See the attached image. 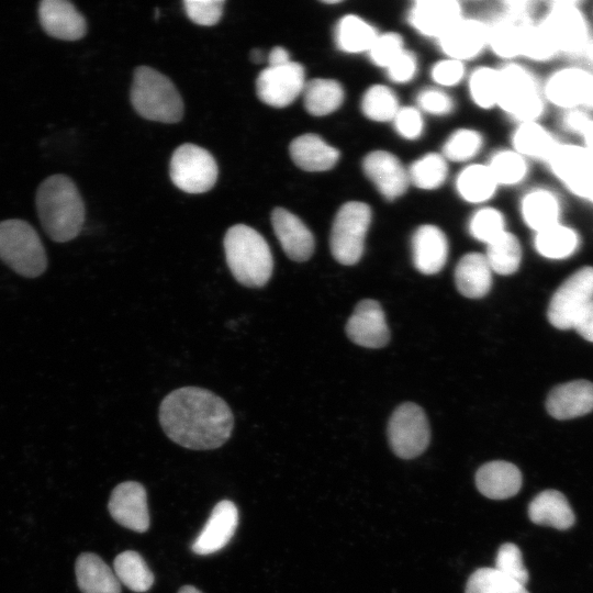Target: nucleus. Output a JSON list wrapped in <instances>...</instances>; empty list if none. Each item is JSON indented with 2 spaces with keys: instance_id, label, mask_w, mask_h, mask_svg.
I'll return each instance as SVG.
<instances>
[{
  "instance_id": "nucleus-58",
  "label": "nucleus",
  "mask_w": 593,
  "mask_h": 593,
  "mask_svg": "<svg viewBox=\"0 0 593 593\" xmlns=\"http://www.w3.org/2000/svg\"><path fill=\"white\" fill-rule=\"evenodd\" d=\"M250 59L255 64H260L264 60V52L259 48H255L250 52Z\"/></svg>"
},
{
  "instance_id": "nucleus-19",
  "label": "nucleus",
  "mask_w": 593,
  "mask_h": 593,
  "mask_svg": "<svg viewBox=\"0 0 593 593\" xmlns=\"http://www.w3.org/2000/svg\"><path fill=\"white\" fill-rule=\"evenodd\" d=\"M271 224L284 254L293 261L309 260L315 248V240L310 228L300 217L283 208L271 212Z\"/></svg>"
},
{
  "instance_id": "nucleus-2",
  "label": "nucleus",
  "mask_w": 593,
  "mask_h": 593,
  "mask_svg": "<svg viewBox=\"0 0 593 593\" xmlns=\"http://www.w3.org/2000/svg\"><path fill=\"white\" fill-rule=\"evenodd\" d=\"M35 203L42 227L51 239H74L85 223L86 209L75 182L65 175H53L37 188Z\"/></svg>"
},
{
  "instance_id": "nucleus-21",
  "label": "nucleus",
  "mask_w": 593,
  "mask_h": 593,
  "mask_svg": "<svg viewBox=\"0 0 593 593\" xmlns=\"http://www.w3.org/2000/svg\"><path fill=\"white\" fill-rule=\"evenodd\" d=\"M38 19L45 33L57 40L78 41L87 32L83 15L66 0L41 1Z\"/></svg>"
},
{
  "instance_id": "nucleus-45",
  "label": "nucleus",
  "mask_w": 593,
  "mask_h": 593,
  "mask_svg": "<svg viewBox=\"0 0 593 593\" xmlns=\"http://www.w3.org/2000/svg\"><path fill=\"white\" fill-rule=\"evenodd\" d=\"M482 144L483 138L479 132L460 128L446 139L443 146V156L446 160L466 161L478 154Z\"/></svg>"
},
{
  "instance_id": "nucleus-35",
  "label": "nucleus",
  "mask_w": 593,
  "mask_h": 593,
  "mask_svg": "<svg viewBox=\"0 0 593 593\" xmlns=\"http://www.w3.org/2000/svg\"><path fill=\"white\" fill-rule=\"evenodd\" d=\"M377 36L372 25L354 14L343 16L334 31L336 46L348 54L368 52Z\"/></svg>"
},
{
  "instance_id": "nucleus-55",
  "label": "nucleus",
  "mask_w": 593,
  "mask_h": 593,
  "mask_svg": "<svg viewBox=\"0 0 593 593\" xmlns=\"http://www.w3.org/2000/svg\"><path fill=\"white\" fill-rule=\"evenodd\" d=\"M575 329L584 339L593 343V303L586 310Z\"/></svg>"
},
{
  "instance_id": "nucleus-7",
  "label": "nucleus",
  "mask_w": 593,
  "mask_h": 593,
  "mask_svg": "<svg viewBox=\"0 0 593 593\" xmlns=\"http://www.w3.org/2000/svg\"><path fill=\"white\" fill-rule=\"evenodd\" d=\"M539 23L560 55L573 58L584 56L593 40L589 20L578 1L550 2Z\"/></svg>"
},
{
  "instance_id": "nucleus-8",
  "label": "nucleus",
  "mask_w": 593,
  "mask_h": 593,
  "mask_svg": "<svg viewBox=\"0 0 593 593\" xmlns=\"http://www.w3.org/2000/svg\"><path fill=\"white\" fill-rule=\"evenodd\" d=\"M371 223V209L360 201L342 205L333 221L329 248L342 265H355L361 258L365 240Z\"/></svg>"
},
{
  "instance_id": "nucleus-5",
  "label": "nucleus",
  "mask_w": 593,
  "mask_h": 593,
  "mask_svg": "<svg viewBox=\"0 0 593 593\" xmlns=\"http://www.w3.org/2000/svg\"><path fill=\"white\" fill-rule=\"evenodd\" d=\"M497 105L522 123L539 121L547 103L535 75L521 64L508 63L499 69Z\"/></svg>"
},
{
  "instance_id": "nucleus-25",
  "label": "nucleus",
  "mask_w": 593,
  "mask_h": 593,
  "mask_svg": "<svg viewBox=\"0 0 593 593\" xmlns=\"http://www.w3.org/2000/svg\"><path fill=\"white\" fill-rule=\"evenodd\" d=\"M412 255L413 264L419 272L434 275L440 271L448 257L445 233L432 224L417 227L412 236Z\"/></svg>"
},
{
  "instance_id": "nucleus-37",
  "label": "nucleus",
  "mask_w": 593,
  "mask_h": 593,
  "mask_svg": "<svg viewBox=\"0 0 593 593\" xmlns=\"http://www.w3.org/2000/svg\"><path fill=\"white\" fill-rule=\"evenodd\" d=\"M113 571L120 583L133 592H146L154 584L153 572L141 553L134 550L119 553L113 561Z\"/></svg>"
},
{
  "instance_id": "nucleus-28",
  "label": "nucleus",
  "mask_w": 593,
  "mask_h": 593,
  "mask_svg": "<svg viewBox=\"0 0 593 593\" xmlns=\"http://www.w3.org/2000/svg\"><path fill=\"white\" fill-rule=\"evenodd\" d=\"M559 144L557 136L539 121L518 123L512 134V149L527 160L546 164Z\"/></svg>"
},
{
  "instance_id": "nucleus-17",
  "label": "nucleus",
  "mask_w": 593,
  "mask_h": 593,
  "mask_svg": "<svg viewBox=\"0 0 593 593\" xmlns=\"http://www.w3.org/2000/svg\"><path fill=\"white\" fill-rule=\"evenodd\" d=\"M345 329L351 342L367 348H381L390 339L384 312L380 303L371 299L356 305Z\"/></svg>"
},
{
  "instance_id": "nucleus-6",
  "label": "nucleus",
  "mask_w": 593,
  "mask_h": 593,
  "mask_svg": "<svg viewBox=\"0 0 593 593\" xmlns=\"http://www.w3.org/2000/svg\"><path fill=\"white\" fill-rule=\"evenodd\" d=\"M0 259L27 278L41 276L47 267L45 249L37 232L19 219L0 222Z\"/></svg>"
},
{
  "instance_id": "nucleus-40",
  "label": "nucleus",
  "mask_w": 593,
  "mask_h": 593,
  "mask_svg": "<svg viewBox=\"0 0 593 593\" xmlns=\"http://www.w3.org/2000/svg\"><path fill=\"white\" fill-rule=\"evenodd\" d=\"M410 182L423 190L439 188L448 175L447 160L436 153L416 159L407 169Z\"/></svg>"
},
{
  "instance_id": "nucleus-22",
  "label": "nucleus",
  "mask_w": 593,
  "mask_h": 593,
  "mask_svg": "<svg viewBox=\"0 0 593 593\" xmlns=\"http://www.w3.org/2000/svg\"><path fill=\"white\" fill-rule=\"evenodd\" d=\"M460 19L461 8L455 0H418L409 12L412 27L437 40Z\"/></svg>"
},
{
  "instance_id": "nucleus-20",
  "label": "nucleus",
  "mask_w": 593,
  "mask_h": 593,
  "mask_svg": "<svg viewBox=\"0 0 593 593\" xmlns=\"http://www.w3.org/2000/svg\"><path fill=\"white\" fill-rule=\"evenodd\" d=\"M438 41L447 58L468 60L477 57L488 45L489 27L481 21L461 18Z\"/></svg>"
},
{
  "instance_id": "nucleus-32",
  "label": "nucleus",
  "mask_w": 593,
  "mask_h": 593,
  "mask_svg": "<svg viewBox=\"0 0 593 593\" xmlns=\"http://www.w3.org/2000/svg\"><path fill=\"white\" fill-rule=\"evenodd\" d=\"M510 13H502L489 27V42L492 51L501 58L515 59L521 56V40L525 23Z\"/></svg>"
},
{
  "instance_id": "nucleus-11",
  "label": "nucleus",
  "mask_w": 593,
  "mask_h": 593,
  "mask_svg": "<svg viewBox=\"0 0 593 593\" xmlns=\"http://www.w3.org/2000/svg\"><path fill=\"white\" fill-rule=\"evenodd\" d=\"M169 175L180 190L203 193L214 187L219 169L214 157L205 148L186 143L172 153Z\"/></svg>"
},
{
  "instance_id": "nucleus-39",
  "label": "nucleus",
  "mask_w": 593,
  "mask_h": 593,
  "mask_svg": "<svg viewBox=\"0 0 593 593\" xmlns=\"http://www.w3.org/2000/svg\"><path fill=\"white\" fill-rule=\"evenodd\" d=\"M497 186H516L522 183L528 176V160L514 149H501L495 152L489 164Z\"/></svg>"
},
{
  "instance_id": "nucleus-12",
  "label": "nucleus",
  "mask_w": 593,
  "mask_h": 593,
  "mask_svg": "<svg viewBox=\"0 0 593 593\" xmlns=\"http://www.w3.org/2000/svg\"><path fill=\"white\" fill-rule=\"evenodd\" d=\"M388 438L393 452L402 459L423 454L430 438L423 409L411 402L401 404L389 419Z\"/></svg>"
},
{
  "instance_id": "nucleus-24",
  "label": "nucleus",
  "mask_w": 593,
  "mask_h": 593,
  "mask_svg": "<svg viewBox=\"0 0 593 593\" xmlns=\"http://www.w3.org/2000/svg\"><path fill=\"white\" fill-rule=\"evenodd\" d=\"M519 211L524 223L536 233L560 222L563 203L551 188L535 187L522 197Z\"/></svg>"
},
{
  "instance_id": "nucleus-23",
  "label": "nucleus",
  "mask_w": 593,
  "mask_h": 593,
  "mask_svg": "<svg viewBox=\"0 0 593 593\" xmlns=\"http://www.w3.org/2000/svg\"><path fill=\"white\" fill-rule=\"evenodd\" d=\"M548 413L557 419H570L593 411V383L574 380L553 388L547 398Z\"/></svg>"
},
{
  "instance_id": "nucleus-30",
  "label": "nucleus",
  "mask_w": 593,
  "mask_h": 593,
  "mask_svg": "<svg viewBox=\"0 0 593 593\" xmlns=\"http://www.w3.org/2000/svg\"><path fill=\"white\" fill-rule=\"evenodd\" d=\"M75 572L81 593H121L114 571L93 552L78 556Z\"/></svg>"
},
{
  "instance_id": "nucleus-3",
  "label": "nucleus",
  "mask_w": 593,
  "mask_h": 593,
  "mask_svg": "<svg viewBox=\"0 0 593 593\" xmlns=\"http://www.w3.org/2000/svg\"><path fill=\"white\" fill-rule=\"evenodd\" d=\"M227 267L234 279L247 288H262L273 271V258L264 236L245 224L231 226L223 239Z\"/></svg>"
},
{
  "instance_id": "nucleus-14",
  "label": "nucleus",
  "mask_w": 593,
  "mask_h": 593,
  "mask_svg": "<svg viewBox=\"0 0 593 593\" xmlns=\"http://www.w3.org/2000/svg\"><path fill=\"white\" fill-rule=\"evenodd\" d=\"M305 82L304 67L291 60L261 70L256 79V93L264 103L284 108L302 94Z\"/></svg>"
},
{
  "instance_id": "nucleus-60",
  "label": "nucleus",
  "mask_w": 593,
  "mask_h": 593,
  "mask_svg": "<svg viewBox=\"0 0 593 593\" xmlns=\"http://www.w3.org/2000/svg\"><path fill=\"white\" fill-rule=\"evenodd\" d=\"M584 56L588 58L590 65L593 67V40L590 43Z\"/></svg>"
},
{
  "instance_id": "nucleus-50",
  "label": "nucleus",
  "mask_w": 593,
  "mask_h": 593,
  "mask_svg": "<svg viewBox=\"0 0 593 593\" xmlns=\"http://www.w3.org/2000/svg\"><path fill=\"white\" fill-rule=\"evenodd\" d=\"M393 123L398 134L409 141L417 139L424 131L422 113L413 107L400 108Z\"/></svg>"
},
{
  "instance_id": "nucleus-29",
  "label": "nucleus",
  "mask_w": 593,
  "mask_h": 593,
  "mask_svg": "<svg viewBox=\"0 0 593 593\" xmlns=\"http://www.w3.org/2000/svg\"><path fill=\"white\" fill-rule=\"evenodd\" d=\"M528 517L534 524L559 530L569 529L575 523L567 497L557 490H545L537 494L528 505Z\"/></svg>"
},
{
  "instance_id": "nucleus-34",
  "label": "nucleus",
  "mask_w": 593,
  "mask_h": 593,
  "mask_svg": "<svg viewBox=\"0 0 593 593\" xmlns=\"http://www.w3.org/2000/svg\"><path fill=\"white\" fill-rule=\"evenodd\" d=\"M579 245L578 232L561 222L535 233V249L549 259L568 258L577 251Z\"/></svg>"
},
{
  "instance_id": "nucleus-43",
  "label": "nucleus",
  "mask_w": 593,
  "mask_h": 593,
  "mask_svg": "<svg viewBox=\"0 0 593 593\" xmlns=\"http://www.w3.org/2000/svg\"><path fill=\"white\" fill-rule=\"evenodd\" d=\"M465 593H529L526 586L494 568H479L469 577Z\"/></svg>"
},
{
  "instance_id": "nucleus-15",
  "label": "nucleus",
  "mask_w": 593,
  "mask_h": 593,
  "mask_svg": "<svg viewBox=\"0 0 593 593\" xmlns=\"http://www.w3.org/2000/svg\"><path fill=\"white\" fill-rule=\"evenodd\" d=\"M108 510L112 518L123 527L136 533L149 528L146 490L139 482L125 481L118 484L109 499Z\"/></svg>"
},
{
  "instance_id": "nucleus-41",
  "label": "nucleus",
  "mask_w": 593,
  "mask_h": 593,
  "mask_svg": "<svg viewBox=\"0 0 593 593\" xmlns=\"http://www.w3.org/2000/svg\"><path fill=\"white\" fill-rule=\"evenodd\" d=\"M560 54L546 30L533 20L525 23L521 40V56L537 63H547Z\"/></svg>"
},
{
  "instance_id": "nucleus-44",
  "label": "nucleus",
  "mask_w": 593,
  "mask_h": 593,
  "mask_svg": "<svg viewBox=\"0 0 593 593\" xmlns=\"http://www.w3.org/2000/svg\"><path fill=\"white\" fill-rule=\"evenodd\" d=\"M469 91L478 107L490 109L497 105L499 69L491 67L474 69L469 77Z\"/></svg>"
},
{
  "instance_id": "nucleus-53",
  "label": "nucleus",
  "mask_w": 593,
  "mask_h": 593,
  "mask_svg": "<svg viewBox=\"0 0 593 593\" xmlns=\"http://www.w3.org/2000/svg\"><path fill=\"white\" fill-rule=\"evenodd\" d=\"M388 77L396 83L411 81L417 71V59L412 52L404 49L387 68Z\"/></svg>"
},
{
  "instance_id": "nucleus-10",
  "label": "nucleus",
  "mask_w": 593,
  "mask_h": 593,
  "mask_svg": "<svg viewBox=\"0 0 593 593\" xmlns=\"http://www.w3.org/2000/svg\"><path fill=\"white\" fill-rule=\"evenodd\" d=\"M546 165L569 193L593 204V155L583 146L560 142Z\"/></svg>"
},
{
  "instance_id": "nucleus-46",
  "label": "nucleus",
  "mask_w": 593,
  "mask_h": 593,
  "mask_svg": "<svg viewBox=\"0 0 593 593\" xmlns=\"http://www.w3.org/2000/svg\"><path fill=\"white\" fill-rule=\"evenodd\" d=\"M505 231L504 215L494 208H482L478 210L469 221L471 236L486 245Z\"/></svg>"
},
{
  "instance_id": "nucleus-49",
  "label": "nucleus",
  "mask_w": 593,
  "mask_h": 593,
  "mask_svg": "<svg viewBox=\"0 0 593 593\" xmlns=\"http://www.w3.org/2000/svg\"><path fill=\"white\" fill-rule=\"evenodd\" d=\"M223 0H186L184 11L195 24L211 26L216 24L222 16Z\"/></svg>"
},
{
  "instance_id": "nucleus-1",
  "label": "nucleus",
  "mask_w": 593,
  "mask_h": 593,
  "mask_svg": "<svg viewBox=\"0 0 593 593\" xmlns=\"http://www.w3.org/2000/svg\"><path fill=\"white\" fill-rule=\"evenodd\" d=\"M158 418L171 441L192 450L221 447L234 428L228 404L199 387H182L167 394L160 403Z\"/></svg>"
},
{
  "instance_id": "nucleus-13",
  "label": "nucleus",
  "mask_w": 593,
  "mask_h": 593,
  "mask_svg": "<svg viewBox=\"0 0 593 593\" xmlns=\"http://www.w3.org/2000/svg\"><path fill=\"white\" fill-rule=\"evenodd\" d=\"M592 86L593 72L572 65L553 70L541 87L546 103L566 111L585 109Z\"/></svg>"
},
{
  "instance_id": "nucleus-36",
  "label": "nucleus",
  "mask_w": 593,
  "mask_h": 593,
  "mask_svg": "<svg viewBox=\"0 0 593 593\" xmlns=\"http://www.w3.org/2000/svg\"><path fill=\"white\" fill-rule=\"evenodd\" d=\"M496 188L497 183L488 165H470L463 168L456 179L458 194L469 203H482L490 200Z\"/></svg>"
},
{
  "instance_id": "nucleus-57",
  "label": "nucleus",
  "mask_w": 593,
  "mask_h": 593,
  "mask_svg": "<svg viewBox=\"0 0 593 593\" xmlns=\"http://www.w3.org/2000/svg\"><path fill=\"white\" fill-rule=\"evenodd\" d=\"M579 138L581 139L579 144L593 155V119L589 122Z\"/></svg>"
},
{
  "instance_id": "nucleus-33",
  "label": "nucleus",
  "mask_w": 593,
  "mask_h": 593,
  "mask_svg": "<svg viewBox=\"0 0 593 593\" xmlns=\"http://www.w3.org/2000/svg\"><path fill=\"white\" fill-rule=\"evenodd\" d=\"M305 110L314 116H324L336 111L344 101L343 86L328 78H314L305 82L303 91Z\"/></svg>"
},
{
  "instance_id": "nucleus-26",
  "label": "nucleus",
  "mask_w": 593,
  "mask_h": 593,
  "mask_svg": "<svg viewBox=\"0 0 593 593\" xmlns=\"http://www.w3.org/2000/svg\"><path fill=\"white\" fill-rule=\"evenodd\" d=\"M519 469L507 461L494 460L482 465L475 473L479 492L492 500L510 499L522 488Z\"/></svg>"
},
{
  "instance_id": "nucleus-51",
  "label": "nucleus",
  "mask_w": 593,
  "mask_h": 593,
  "mask_svg": "<svg viewBox=\"0 0 593 593\" xmlns=\"http://www.w3.org/2000/svg\"><path fill=\"white\" fill-rule=\"evenodd\" d=\"M418 108L433 115H446L454 109L451 98L440 89L427 88L417 94Z\"/></svg>"
},
{
  "instance_id": "nucleus-18",
  "label": "nucleus",
  "mask_w": 593,
  "mask_h": 593,
  "mask_svg": "<svg viewBox=\"0 0 593 593\" xmlns=\"http://www.w3.org/2000/svg\"><path fill=\"white\" fill-rule=\"evenodd\" d=\"M237 526V506L230 500L217 502L203 528L192 542V551L200 556L220 551L231 541Z\"/></svg>"
},
{
  "instance_id": "nucleus-59",
  "label": "nucleus",
  "mask_w": 593,
  "mask_h": 593,
  "mask_svg": "<svg viewBox=\"0 0 593 593\" xmlns=\"http://www.w3.org/2000/svg\"><path fill=\"white\" fill-rule=\"evenodd\" d=\"M178 593H202L193 585H183L179 589Z\"/></svg>"
},
{
  "instance_id": "nucleus-54",
  "label": "nucleus",
  "mask_w": 593,
  "mask_h": 593,
  "mask_svg": "<svg viewBox=\"0 0 593 593\" xmlns=\"http://www.w3.org/2000/svg\"><path fill=\"white\" fill-rule=\"evenodd\" d=\"M592 119L585 109H571L561 111L560 124L564 132L579 137Z\"/></svg>"
},
{
  "instance_id": "nucleus-52",
  "label": "nucleus",
  "mask_w": 593,
  "mask_h": 593,
  "mask_svg": "<svg viewBox=\"0 0 593 593\" xmlns=\"http://www.w3.org/2000/svg\"><path fill=\"white\" fill-rule=\"evenodd\" d=\"M463 76V63L452 58L440 60L432 68V78L438 86H455L462 80Z\"/></svg>"
},
{
  "instance_id": "nucleus-9",
  "label": "nucleus",
  "mask_w": 593,
  "mask_h": 593,
  "mask_svg": "<svg viewBox=\"0 0 593 593\" xmlns=\"http://www.w3.org/2000/svg\"><path fill=\"white\" fill-rule=\"evenodd\" d=\"M593 303V267L586 266L568 277L553 293L547 316L559 329L575 328Z\"/></svg>"
},
{
  "instance_id": "nucleus-38",
  "label": "nucleus",
  "mask_w": 593,
  "mask_h": 593,
  "mask_svg": "<svg viewBox=\"0 0 593 593\" xmlns=\"http://www.w3.org/2000/svg\"><path fill=\"white\" fill-rule=\"evenodd\" d=\"M485 258L492 270L499 275L514 273L521 265L522 247L518 238L505 231L502 235L486 245Z\"/></svg>"
},
{
  "instance_id": "nucleus-31",
  "label": "nucleus",
  "mask_w": 593,
  "mask_h": 593,
  "mask_svg": "<svg viewBox=\"0 0 593 593\" xmlns=\"http://www.w3.org/2000/svg\"><path fill=\"white\" fill-rule=\"evenodd\" d=\"M455 282L458 291L466 298L484 296L492 286V270L483 254L465 255L455 269Z\"/></svg>"
},
{
  "instance_id": "nucleus-56",
  "label": "nucleus",
  "mask_w": 593,
  "mask_h": 593,
  "mask_svg": "<svg viewBox=\"0 0 593 593\" xmlns=\"http://www.w3.org/2000/svg\"><path fill=\"white\" fill-rule=\"evenodd\" d=\"M291 61L289 52L282 46H275L268 55V66H280Z\"/></svg>"
},
{
  "instance_id": "nucleus-16",
  "label": "nucleus",
  "mask_w": 593,
  "mask_h": 593,
  "mask_svg": "<svg viewBox=\"0 0 593 593\" xmlns=\"http://www.w3.org/2000/svg\"><path fill=\"white\" fill-rule=\"evenodd\" d=\"M362 170L387 200L403 195L410 184L407 169L400 159L387 150H373L362 160Z\"/></svg>"
},
{
  "instance_id": "nucleus-48",
  "label": "nucleus",
  "mask_w": 593,
  "mask_h": 593,
  "mask_svg": "<svg viewBox=\"0 0 593 593\" xmlns=\"http://www.w3.org/2000/svg\"><path fill=\"white\" fill-rule=\"evenodd\" d=\"M404 49L400 34L388 32L376 37L368 53L373 64L387 68Z\"/></svg>"
},
{
  "instance_id": "nucleus-42",
  "label": "nucleus",
  "mask_w": 593,
  "mask_h": 593,
  "mask_svg": "<svg viewBox=\"0 0 593 593\" xmlns=\"http://www.w3.org/2000/svg\"><path fill=\"white\" fill-rule=\"evenodd\" d=\"M400 107L395 93L387 86L373 85L361 99V111L371 121H393Z\"/></svg>"
},
{
  "instance_id": "nucleus-47",
  "label": "nucleus",
  "mask_w": 593,
  "mask_h": 593,
  "mask_svg": "<svg viewBox=\"0 0 593 593\" xmlns=\"http://www.w3.org/2000/svg\"><path fill=\"white\" fill-rule=\"evenodd\" d=\"M494 569L524 586L528 583V571L523 563L522 551L515 544L500 546Z\"/></svg>"
},
{
  "instance_id": "nucleus-27",
  "label": "nucleus",
  "mask_w": 593,
  "mask_h": 593,
  "mask_svg": "<svg viewBox=\"0 0 593 593\" xmlns=\"http://www.w3.org/2000/svg\"><path fill=\"white\" fill-rule=\"evenodd\" d=\"M289 153L299 168L311 172L329 170L339 159L337 148L313 133L295 137L289 146Z\"/></svg>"
},
{
  "instance_id": "nucleus-4",
  "label": "nucleus",
  "mask_w": 593,
  "mask_h": 593,
  "mask_svg": "<svg viewBox=\"0 0 593 593\" xmlns=\"http://www.w3.org/2000/svg\"><path fill=\"white\" fill-rule=\"evenodd\" d=\"M131 103L144 119L177 123L183 115V102L171 80L147 66L137 67L131 87Z\"/></svg>"
}]
</instances>
